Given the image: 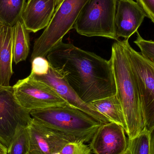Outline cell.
<instances>
[{
	"label": "cell",
	"mask_w": 154,
	"mask_h": 154,
	"mask_svg": "<svg viewBox=\"0 0 154 154\" xmlns=\"http://www.w3.org/2000/svg\"><path fill=\"white\" fill-rule=\"evenodd\" d=\"M60 154H91L89 145L83 142H68L60 151Z\"/></svg>",
	"instance_id": "44dd1931"
},
{
	"label": "cell",
	"mask_w": 154,
	"mask_h": 154,
	"mask_svg": "<svg viewBox=\"0 0 154 154\" xmlns=\"http://www.w3.org/2000/svg\"><path fill=\"white\" fill-rule=\"evenodd\" d=\"M95 154H121L128 148L123 127L116 123L103 124L94 134L89 145Z\"/></svg>",
	"instance_id": "30bf717a"
},
{
	"label": "cell",
	"mask_w": 154,
	"mask_h": 154,
	"mask_svg": "<svg viewBox=\"0 0 154 154\" xmlns=\"http://www.w3.org/2000/svg\"><path fill=\"white\" fill-rule=\"evenodd\" d=\"M136 39L134 42L139 48L141 54L154 64V41L147 40L142 38L138 32Z\"/></svg>",
	"instance_id": "ffe728a7"
},
{
	"label": "cell",
	"mask_w": 154,
	"mask_h": 154,
	"mask_svg": "<svg viewBox=\"0 0 154 154\" xmlns=\"http://www.w3.org/2000/svg\"><path fill=\"white\" fill-rule=\"evenodd\" d=\"M3 24H2V23H0V28H1V27H2V25Z\"/></svg>",
	"instance_id": "83f0119b"
},
{
	"label": "cell",
	"mask_w": 154,
	"mask_h": 154,
	"mask_svg": "<svg viewBox=\"0 0 154 154\" xmlns=\"http://www.w3.org/2000/svg\"><path fill=\"white\" fill-rule=\"evenodd\" d=\"M29 151V127H19L8 150L9 154H27Z\"/></svg>",
	"instance_id": "ac0fdd59"
},
{
	"label": "cell",
	"mask_w": 154,
	"mask_h": 154,
	"mask_svg": "<svg viewBox=\"0 0 154 154\" xmlns=\"http://www.w3.org/2000/svg\"><path fill=\"white\" fill-rule=\"evenodd\" d=\"M62 1H63V0H57V6L58 5H59L62 2Z\"/></svg>",
	"instance_id": "4316f807"
},
{
	"label": "cell",
	"mask_w": 154,
	"mask_h": 154,
	"mask_svg": "<svg viewBox=\"0 0 154 154\" xmlns=\"http://www.w3.org/2000/svg\"><path fill=\"white\" fill-rule=\"evenodd\" d=\"M150 154H154V129L150 133Z\"/></svg>",
	"instance_id": "cb8c5ba5"
},
{
	"label": "cell",
	"mask_w": 154,
	"mask_h": 154,
	"mask_svg": "<svg viewBox=\"0 0 154 154\" xmlns=\"http://www.w3.org/2000/svg\"><path fill=\"white\" fill-rule=\"evenodd\" d=\"M13 60V27L2 25L0 28V86H11Z\"/></svg>",
	"instance_id": "5bb4252c"
},
{
	"label": "cell",
	"mask_w": 154,
	"mask_h": 154,
	"mask_svg": "<svg viewBox=\"0 0 154 154\" xmlns=\"http://www.w3.org/2000/svg\"><path fill=\"white\" fill-rule=\"evenodd\" d=\"M148 18L154 23V0H136Z\"/></svg>",
	"instance_id": "603a6c76"
},
{
	"label": "cell",
	"mask_w": 154,
	"mask_h": 154,
	"mask_svg": "<svg viewBox=\"0 0 154 154\" xmlns=\"http://www.w3.org/2000/svg\"><path fill=\"white\" fill-rule=\"evenodd\" d=\"M32 154L30 153H29H29H28V154Z\"/></svg>",
	"instance_id": "f1b7e54d"
},
{
	"label": "cell",
	"mask_w": 154,
	"mask_h": 154,
	"mask_svg": "<svg viewBox=\"0 0 154 154\" xmlns=\"http://www.w3.org/2000/svg\"><path fill=\"white\" fill-rule=\"evenodd\" d=\"M26 0H0V23L13 27L21 20Z\"/></svg>",
	"instance_id": "e0dca14e"
},
{
	"label": "cell",
	"mask_w": 154,
	"mask_h": 154,
	"mask_svg": "<svg viewBox=\"0 0 154 154\" xmlns=\"http://www.w3.org/2000/svg\"><path fill=\"white\" fill-rule=\"evenodd\" d=\"M30 114L33 118L69 142H89L103 125L67 103L31 110Z\"/></svg>",
	"instance_id": "3957f363"
},
{
	"label": "cell",
	"mask_w": 154,
	"mask_h": 154,
	"mask_svg": "<svg viewBox=\"0 0 154 154\" xmlns=\"http://www.w3.org/2000/svg\"><path fill=\"white\" fill-rule=\"evenodd\" d=\"M146 17L143 10L134 0H117L115 17L117 38L129 39L137 31Z\"/></svg>",
	"instance_id": "8fae6325"
},
{
	"label": "cell",
	"mask_w": 154,
	"mask_h": 154,
	"mask_svg": "<svg viewBox=\"0 0 154 154\" xmlns=\"http://www.w3.org/2000/svg\"><path fill=\"white\" fill-rule=\"evenodd\" d=\"M121 154H130V150H129V149H128V147L127 149V150H126L125 151V152H124V153H123Z\"/></svg>",
	"instance_id": "484cf974"
},
{
	"label": "cell",
	"mask_w": 154,
	"mask_h": 154,
	"mask_svg": "<svg viewBox=\"0 0 154 154\" xmlns=\"http://www.w3.org/2000/svg\"><path fill=\"white\" fill-rule=\"evenodd\" d=\"M29 126V151L32 154H52L59 152L69 142L32 118Z\"/></svg>",
	"instance_id": "7c38bea8"
},
{
	"label": "cell",
	"mask_w": 154,
	"mask_h": 154,
	"mask_svg": "<svg viewBox=\"0 0 154 154\" xmlns=\"http://www.w3.org/2000/svg\"><path fill=\"white\" fill-rule=\"evenodd\" d=\"M89 0H63L56 7L49 24L35 40L31 60L46 57L49 52L72 29L82 9Z\"/></svg>",
	"instance_id": "277c9868"
},
{
	"label": "cell",
	"mask_w": 154,
	"mask_h": 154,
	"mask_svg": "<svg viewBox=\"0 0 154 154\" xmlns=\"http://www.w3.org/2000/svg\"><path fill=\"white\" fill-rule=\"evenodd\" d=\"M89 104L106 117L109 122L118 124L126 132V124L123 108L116 94L94 100Z\"/></svg>",
	"instance_id": "9a60e30c"
},
{
	"label": "cell",
	"mask_w": 154,
	"mask_h": 154,
	"mask_svg": "<svg viewBox=\"0 0 154 154\" xmlns=\"http://www.w3.org/2000/svg\"><path fill=\"white\" fill-rule=\"evenodd\" d=\"M30 50L29 32L21 20L13 27V59L15 64L26 60Z\"/></svg>",
	"instance_id": "2e32d148"
},
{
	"label": "cell",
	"mask_w": 154,
	"mask_h": 154,
	"mask_svg": "<svg viewBox=\"0 0 154 154\" xmlns=\"http://www.w3.org/2000/svg\"><path fill=\"white\" fill-rule=\"evenodd\" d=\"M46 57L51 66L85 103L89 104L116 93L110 60L63 41L57 43Z\"/></svg>",
	"instance_id": "6da1fadb"
},
{
	"label": "cell",
	"mask_w": 154,
	"mask_h": 154,
	"mask_svg": "<svg viewBox=\"0 0 154 154\" xmlns=\"http://www.w3.org/2000/svg\"><path fill=\"white\" fill-rule=\"evenodd\" d=\"M29 75L51 87L69 105L84 111L103 124L110 122L92 106L82 101L65 79L51 66L46 75L38 76L30 74Z\"/></svg>",
	"instance_id": "9c48e42d"
},
{
	"label": "cell",
	"mask_w": 154,
	"mask_h": 154,
	"mask_svg": "<svg viewBox=\"0 0 154 154\" xmlns=\"http://www.w3.org/2000/svg\"><path fill=\"white\" fill-rule=\"evenodd\" d=\"M32 119L17 101L13 87L0 86V142L8 150L17 128L29 127Z\"/></svg>",
	"instance_id": "52a82bcc"
},
{
	"label": "cell",
	"mask_w": 154,
	"mask_h": 154,
	"mask_svg": "<svg viewBox=\"0 0 154 154\" xmlns=\"http://www.w3.org/2000/svg\"><path fill=\"white\" fill-rule=\"evenodd\" d=\"M132 70L140 92L145 128L154 129V64L128 44Z\"/></svg>",
	"instance_id": "8992f818"
},
{
	"label": "cell",
	"mask_w": 154,
	"mask_h": 154,
	"mask_svg": "<svg viewBox=\"0 0 154 154\" xmlns=\"http://www.w3.org/2000/svg\"><path fill=\"white\" fill-rule=\"evenodd\" d=\"M50 67L47 59L38 57L32 60V71L30 74L41 76L48 74Z\"/></svg>",
	"instance_id": "7402d4cb"
},
{
	"label": "cell",
	"mask_w": 154,
	"mask_h": 154,
	"mask_svg": "<svg viewBox=\"0 0 154 154\" xmlns=\"http://www.w3.org/2000/svg\"><path fill=\"white\" fill-rule=\"evenodd\" d=\"M117 2V0H89L78 17L74 29L82 36L119 40L115 25Z\"/></svg>",
	"instance_id": "5b68a950"
},
{
	"label": "cell",
	"mask_w": 154,
	"mask_h": 154,
	"mask_svg": "<svg viewBox=\"0 0 154 154\" xmlns=\"http://www.w3.org/2000/svg\"><path fill=\"white\" fill-rule=\"evenodd\" d=\"M57 0H27L21 21L29 32H36L49 24L57 6Z\"/></svg>",
	"instance_id": "4fadbf2b"
},
{
	"label": "cell",
	"mask_w": 154,
	"mask_h": 154,
	"mask_svg": "<svg viewBox=\"0 0 154 154\" xmlns=\"http://www.w3.org/2000/svg\"><path fill=\"white\" fill-rule=\"evenodd\" d=\"M131 154H150V132L146 128L138 135L128 140Z\"/></svg>",
	"instance_id": "d6986e66"
},
{
	"label": "cell",
	"mask_w": 154,
	"mask_h": 154,
	"mask_svg": "<svg viewBox=\"0 0 154 154\" xmlns=\"http://www.w3.org/2000/svg\"><path fill=\"white\" fill-rule=\"evenodd\" d=\"M0 154H8V149L0 142Z\"/></svg>",
	"instance_id": "d4e9b609"
},
{
	"label": "cell",
	"mask_w": 154,
	"mask_h": 154,
	"mask_svg": "<svg viewBox=\"0 0 154 154\" xmlns=\"http://www.w3.org/2000/svg\"><path fill=\"white\" fill-rule=\"evenodd\" d=\"M128 39L116 41L112 46L110 60L113 69L116 95L124 112L128 139L145 128L140 92L132 70L128 50Z\"/></svg>",
	"instance_id": "7a4b0ae2"
},
{
	"label": "cell",
	"mask_w": 154,
	"mask_h": 154,
	"mask_svg": "<svg viewBox=\"0 0 154 154\" xmlns=\"http://www.w3.org/2000/svg\"><path fill=\"white\" fill-rule=\"evenodd\" d=\"M13 88L19 104L30 112L67 103L51 87L30 75L19 80Z\"/></svg>",
	"instance_id": "ba28073f"
}]
</instances>
